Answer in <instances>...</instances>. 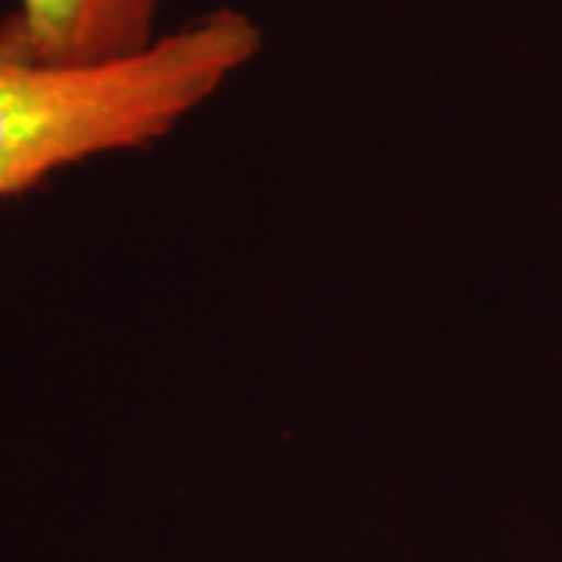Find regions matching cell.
Returning a JSON list of instances; mask_svg holds the SVG:
<instances>
[{"mask_svg": "<svg viewBox=\"0 0 562 562\" xmlns=\"http://www.w3.org/2000/svg\"><path fill=\"white\" fill-rule=\"evenodd\" d=\"M260 50L257 20L232 7L98 66H38L0 44V201L66 166L166 138Z\"/></svg>", "mask_w": 562, "mask_h": 562, "instance_id": "cell-1", "label": "cell"}, {"mask_svg": "<svg viewBox=\"0 0 562 562\" xmlns=\"http://www.w3.org/2000/svg\"><path fill=\"white\" fill-rule=\"evenodd\" d=\"M162 0H13L0 44L38 66H98L160 38Z\"/></svg>", "mask_w": 562, "mask_h": 562, "instance_id": "cell-2", "label": "cell"}]
</instances>
